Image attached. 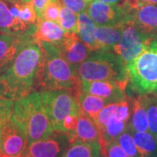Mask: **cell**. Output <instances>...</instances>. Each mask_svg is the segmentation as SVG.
<instances>
[{
    "instance_id": "obj_1",
    "label": "cell",
    "mask_w": 157,
    "mask_h": 157,
    "mask_svg": "<svg viewBox=\"0 0 157 157\" xmlns=\"http://www.w3.org/2000/svg\"><path fill=\"white\" fill-rule=\"evenodd\" d=\"M44 65L45 53L42 46L33 39H29L0 73V85L5 97L17 101L41 86Z\"/></svg>"
},
{
    "instance_id": "obj_2",
    "label": "cell",
    "mask_w": 157,
    "mask_h": 157,
    "mask_svg": "<svg viewBox=\"0 0 157 157\" xmlns=\"http://www.w3.org/2000/svg\"><path fill=\"white\" fill-rule=\"evenodd\" d=\"M11 120L24 129L28 144L45 139L54 132L40 92H33L15 101Z\"/></svg>"
},
{
    "instance_id": "obj_3",
    "label": "cell",
    "mask_w": 157,
    "mask_h": 157,
    "mask_svg": "<svg viewBox=\"0 0 157 157\" xmlns=\"http://www.w3.org/2000/svg\"><path fill=\"white\" fill-rule=\"evenodd\" d=\"M76 73L80 81L113 80L128 85L126 66L113 51L93 52Z\"/></svg>"
},
{
    "instance_id": "obj_4",
    "label": "cell",
    "mask_w": 157,
    "mask_h": 157,
    "mask_svg": "<svg viewBox=\"0 0 157 157\" xmlns=\"http://www.w3.org/2000/svg\"><path fill=\"white\" fill-rule=\"evenodd\" d=\"M45 53L44 74L41 86L43 89H72L79 91L80 80L76 70L63 57L56 45L39 43Z\"/></svg>"
},
{
    "instance_id": "obj_5",
    "label": "cell",
    "mask_w": 157,
    "mask_h": 157,
    "mask_svg": "<svg viewBox=\"0 0 157 157\" xmlns=\"http://www.w3.org/2000/svg\"><path fill=\"white\" fill-rule=\"evenodd\" d=\"M128 84L139 94L157 92V39L126 67Z\"/></svg>"
},
{
    "instance_id": "obj_6",
    "label": "cell",
    "mask_w": 157,
    "mask_h": 157,
    "mask_svg": "<svg viewBox=\"0 0 157 157\" xmlns=\"http://www.w3.org/2000/svg\"><path fill=\"white\" fill-rule=\"evenodd\" d=\"M78 91L72 89H43L40 94L45 110L55 132L63 133L65 118L80 113L78 103Z\"/></svg>"
},
{
    "instance_id": "obj_7",
    "label": "cell",
    "mask_w": 157,
    "mask_h": 157,
    "mask_svg": "<svg viewBox=\"0 0 157 157\" xmlns=\"http://www.w3.org/2000/svg\"><path fill=\"white\" fill-rule=\"evenodd\" d=\"M153 39H155L153 37L140 32L133 23L127 21L124 23L121 37L113 47V52L127 67L129 62L140 55Z\"/></svg>"
},
{
    "instance_id": "obj_8",
    "label": "cell",
    "mask_w": 157,
    "mask_h": 157,
    "mask_svg": "<svg viewBox=\"0 0 157 157\" xmlns=\"http://www.w3.org/2000/svg\"><path fill=\"white\" fill-rule=\"evenodd\" d=\"M120 4L127 14V20L155 39L157 33V4L142 3L139 0H122Z\"/></svg>"
},
{
    "instance_id": "obj_9",
    "label": "cell",
    "mask_w": 157,
    "mask_h": 157,
    "mask_svg": "<svg viewBox=\"0 0 157 157\" xmlns=\"http://www.w3.org/2000/svg\"><path fill=\"white\" fill-rule=\"evenodd\" d=\"M28 145V138L24 129L11 119L0 124V152L7 157L22 155Z\"/></svg>"
},
{
    "instance_id": "obj_10",
    "label": "cell",
    "mask_w": 157,
    "mask_h": 157,
    "mask_svg": "<svg viewBox=\"0 0 157 157\" xmlns=\"http://www.w3.org/2000/svg\"><path fill=\"white\" fill-rule=\"evenodd\" d=\"M69 146L67 135L54 131L45 139L28 144L23 155L26 157H63Z\"/></svg>"
},
{
    "instance_id": "obj_11",
    "label": "cell",
    "mask_w": 157,
    "mask_h": 157,
    "mask_svg": "<svg viewBox=\"0 0 157 157\" xmlns=\"http://www.w3.org/2000/svg\"><path fill=\"white\" fill-rule=\"evenodd\" d=\"M86 12L97 25H118L127 22V14L119 4H108L99 0H91Z\"/></svg>"
},
{
    "instance_id": "obj_12",
    "label": "cell",
    "mask_w": 157,
    "mask_h": 157,
    "mask_svg": "<svg viewBox=\"0 0 157 157\" xmlns=\"http://www.w3.org/2000/svg\"><path fill=\"white\" fill-rule=\"evenodd\" d=\"M128 84H123L113 80H96L80 81V91L93 95L99 96L108 100L111 103L120 102L128 99L126 87Z\"/></svg>"
},
{
    "instance_id": "obj_13",
    "label": "cell",
    "mask_w": 157,
    "mask_h": 157,
    "mask_svg": "<svg viewBox=\"0 0 157 157\" xmlns=\"http://www.w3.org/2000/svg\"><path fill=\"white\" fill-rule=\"evenodd\" d=\"M36 32V25L22 21L12 15L6 0H0V33L21 38H32Z\"/></svg>"
},
{
    "instance_id": "obj_14",
    "label": "cell",
    "mask_w": 157,
    "mask_h": 157,
    "mask_svg": "<svg viewBox=\"0 0 157 157\" xmlns=\"http://www.w3.org/2000/svg\"><path fill=\"white\" fill-rule=\"evenodd\" d=\"M62 57L76 70L78 67L92 54V51L79 39L77 33H66L61 43L56 45Z\"/></svg>"
},
{
    "instance_id": "obj_15",
    "label": "cell",
    "mask_w": 157,
    "mask_h": 157,
    "mask_svg": "<svg viewBox=\"0 0 157 157\" xmlns=\"http://www.w3.org/2000/svg\"><path fill=\"white\" fill-rule=\"evenodd\" d=\"M70 144L74 142H90L100 140L101 134L94 120L80 113L75 130L71 134H67Z\"/></svg>"
},
{
    "instance_id": "obj_16",
    "label": "cell",
    "mask_w": 157,
    "mask_h": 157,
    "mask_svg": "<svg viewBox=\"0 0 157 157\" xmlns=\"http://www.w3.org/2000/svg\"><path fill=\"white\" fill-rule=\"evenodd\" d=\"M66 37V32L59 23L45 19H38L36 24V32L33 39L36 42H46L54 45H59Z\"/></svg>"
},
{
    "instance_id": "obj_17",
    "label": "cell",
    "mask_w": 157,
    "mask_h": 157,
    "mask_svg": "<svg viewBox=\"0 0 157 157\" xmlns=\"http://www.w3.org/2000/svg\"><path fill=\"white\" fill-rule=\"evenodd\" d=\"M31 39L0 33V73L13 60L23 45Z\"/></svg>"
},
{
    "instance_id": "obj_18",
    "label": "cell",
    "mask_w": 157,
    "mask_h": 157,
    "mask_svg": "<svg viewBox=\"0 0 157 157\" xmlns=\"http://www.w3.org/2000/svg\"><path fill=\"white\" fill-rule=\"evenodd\" d=\"M123 24L118 25H97L95 39L97 51H113V47L121 39Z\"/></svg>"
},
{
    "instance_id": "obj_19",
    "label": "cell",
    "mask_w": 157,
    "mask_h": 157,
    "mask_svg": "<svg viewBox=\"0 0 157 157\" xmlns=\"http://www.w3.org/2000/svg\"><path fill=\"white\" fill-rule=\"evenodd\" d=\"M96 26L97 25L91 18L86 11L78 13L77 35L79 39L92 52L97 51V44L95 39Z\"/></svg>"
},
{
    "instance_id": "obj_20",
    "label": "cell",
    "mask_w": 157,
    "mask_h": 157,
    "mask_svg": "<svg viewBox=\"0 0 157 157\" xmlns=\"http://www.w3.org/2000/svg\"><path fill=\"white\" fill-rule=\"evenodd\" d=\"M78 103L80 113L89 116L93 120L99 114V113L111 102L99 96L93 95L83 91H78Z\"/></svg>"
},
{
    "instance_id": "obj_21",
    "label": "cell",
    "mask_w": 157,
    "mask_h": 157,
    "mask_svg": "<svg viewBox=\"0 0 157 157\" xmlns=\"http://www.w3.org/2000/svg\"><path fill=\"white\" fill-rule=\"evenodd\" d=\"M132 119L130 124L131 131H148L145 95L139 94L132 100Z\"/></svg>"
},
{
    "instance_id": "obj_22",
    "label": "cell",
    "mask_w": 157,
    "mask_h": 157,
    "mask_svg": "<svg viewBox=\"0 0 157 157\" xmlns=\"http://www.w3.org/2000/svg\"><path fill=\"white\" fill-rule=\"evenodd\" d=\"M100 140L90 142H74L70 144L63 157H101Z\"/></svg>"
},
{
    "instance_id": "obj_23",
    "label": "cell",
    "mask_w": 157,
    "mask_h": 157,
    "mask_svg": "<svg viewBox=\"0 0 157 157\" xmlns=\"http://www.w3.org/2000/svg\"><path fill=\"white\" fill-rule=\"evenodd\" d=\"M140 157H157V138L149 131H132Z\"/></svg>"
},
{
    "instance_id": "obj_24",
    "label": "cell",
    "mask_w": 157,
    "mask_h": 157,
    "mask_svg": "<svg viewBox=\"0 0 157 157\" xmlns=\"http://www.w3.org/2000/svg\"><path fill=\"white\" fill-rule=\"evenodd\" d=\"M126 128H127V122L119 120L116 116H113L108 121V123L100 131L101 134L100 142L101 144V148L107 146L110 141L117 139L126 130Z\"/></svg>"
},
{
    "instance_id": "obj_25",
    "label": "cell",
    "mask_w": 157,
    "mask_h": 157,
    "mask_svg": "<svg viewBox=\"0 0 157 157\" xmlns=\"http://www.w3.org/2000/svg\"><path fill=\"white\" fill-rule=\"evenodd\" d=\"M10 11L13 16L22 21L32 25H36L38 21L37 13L31 0L22 3H11L7 1Z\"/></svg>"
},
{
    "instance_id": "obj_26",
    "label": "cell",
    "mask_w": 157,
    "mask_h": 157,
    "mask_svg": "<svg viewBox=\"0 0 157 157\" xmlns=\"http://www.w3.org/2000/svg\"><path fill=\"white\" fill-rule=\"evenodd\" d=\"M59 25L68 33H78V16L75 12L67 6L61 5L59 16L58 19Z\"/></svg>"
},
{
    "instance_id": "obj_27",
    "label": "cell",
    "mask_w": 157,
    "mask_h": 157,
    "mask_svg": "<svg viewBox=\"0 0 157 157\" xmlns=\"http://www.w3.org/2000/svg\"><path fill=\"white\" fill-rule=\"evenodd\" d=\"M145 95L148 131L157 138V92Z\"/></svg>"
},
{
    "instance_id": "obj_28",
    "label": "cell",
    "mask_w": 157,
    "mask_h": 157,
    "mask_svg": "<svg viewBox=\"0 0 157 157\" xmlns=\"http://www.w3.org/2000/svg\"><path fill=\"white\" fill-rule=\"evenodd\" d=\"M118 105H119V102H113V103L108 104L94 119V121L95 122L100 131L108 123V121L113 116H116Z\"/></svg>"
},
{
    "instance_id": "obj_29",
    "label": "cell",
    "mask_w": 157,
    "mask_h": 157,
    "mask_svg": "<svg viewBox=\"0 0 157 157\" xmlns=\"http://www.w3.org/2000/svg\"><path fill=\"white\" fill-rule=\"evenodd\" d=\"M117 141L129 156L140 157L137 147L135 145L134 137L129 132H123L117 138Z\"/></svg>"
},
{
    "instance_id": "obj_30",
    "label": "cell",
    "mask_w": 157,
    "mask_h": 157,
    "mask_svg": "<svg viewBox=\"0 0 157 157\" xmlns=\"http://www.w3.org/2000/svg\"><path fill=\"white\" fill-rule=\"evenodd\" d=\"M61 5L62 4L60 0L51 2L50 4L45 8V10L42 13V17L40 19L50 20V21H54V22L58 23Z\"/></svg>"
},
{
    "instance_id": "obj_31",
    "label": "cell",
    "mask_w": 157,
    "mask_h": 157,
    "mask_svg": "<svg viewBox=\"0 0 157 157\" xmlns=\"http://www.w3.org/2000/svg\"><path fill=\"white\" fill-rule=\"evenodd\" d=\"M102 153L106 154L108 157H130L122 149V147L119 144L117 139L110 141L107 146L101 148Z\"/></svg>"
},
{
    "instance_id": "obj_32",
    "label": "cell",
    "mask_w": 157,
    "mask_h": 157,
    "mask_svg": "<svg viewBox=\"0 0 157 157\" xmlns=\"http://www.w3.org/2000/svg\"><path fill=\"white\" fill-rule=\"evenodd\" d=\"M15 101L8 98L0 99V122L11 119Z\"/></svg>"
},
{
    "instance_id": "obj_33",
    "label": "cell",
    "mask_w": 157,
    "mask_h": 157,
    "mask_svg": "<svg viewBox=\"0 0 157 157\" xmlns=\"http://www.w3.org/2000/svg\"><path fill=\"white\" fill-rule=\"evenodd\" d=\"M63 6H67L75 13H80L86 10L87 1L86 0H60Z\"/></svg>"
},
{
    "instance_id": "obj_34",
    "label": "cell",
    "mask_w": 157,
    "mask_h": 157,
    "mask_svg": "<svg viewBox=\"0 0 157 157\" xmlns=\"http://www.w3.org/2000/svg\"><path fill=\"white\" fill-rule=\"evenodd\" d=\"M131 113H132V108L130 107L128 99L119 102L117 113H116V117L119 120L125 121V122H128L129 118H130Z\"/></svg>"
},
{
    "instance_id": "obj_35",
    "label": "cell",
    "mask_w": 157,
    "mask_h": 157,
    "mask_svg": "<svg viewBox=\"0 0 157 157\" xmlns=\"http://www.w3.org/2000/svg\"><path fill=\"white\" fill-rule=\"evenodd\" d=\"M78 115L71 114L65 118L62 126V132L64 134H71L75 130L78 123Z\"/></svg>"
},
{
    "instance_id": "obj_36",
    "label": "cell",
    "mask_w": 157,
    "mask_h": 157,
    "mask_svg": "<svg viewBox=\"0 0 157 157\" xmlns=\"http://www.w3.org/2000/svg\"><path fill=\"white\" fill-rule=\"evenodd\" d=\"M33 5L35 11L37 13V17L38 19H40L42 17V13L45 10L46 6L50 4L52 1H57V0H31Z\"/></svg>"
},
{
    "instance_id": "obj_37",
    "label": "cell",
    "mask_w": 157,
    "mask_h": 157,
    "mask_svg": "<svg viewBox=\"0 0 157 157\" xmlns=\"http://www.w3.org/2000/svg\"><path fill=\"white\" fill-rule=\"evenodd\" d=\"M101 2H105V3H108V4H119L121 3L122 0H99Z\"/></svg>"
},
{
    "instance_id": "obj_38",
    "label": "cell",
    "mask_w": 157,
    "mask_h": 157,
    "mask_svg": "<svg viewBox=\"0 0 157 157\" xmlns=\"http://www.w3.org/2000/svg\"><path fill=\"white\" fill-rule=\"evenodd\" d=\"M142 3H147V4H157V0H139Z\"/></svg>"
},
{
    "instance_id": "obj_39",
    "label": "cell",
    "mask_w": 157,
    "mask_h": 157,
    "mask_svg": "<svg viewBox=\"0 0 157 157\" xmlns=\"http://www.w3.org/2000/svg\"><path fill=\"white\" fill-rule=\"evenodd\" d=\"M1 98H6L5 97V93H4V89L2 87V86L0 85V99Z\"/></svg>"
},
{
    "instance_id": "obj_40",
    "label": "cell",
    "mask_w": 157,
    "mask_h": 157,
    "mask_svg": "<svg viewBox=\"0 0 157 157\" xmlns=\"http://www.w3.org/2000/svg\"><path fill=\"white\" fill-rule=\"evenodd\" d=\"M6 1H9L11 3H22V2H26L29 0H6Z\"/></svg>"
},
{
    "instance_id": "obj_41",
    "label": "cell",
    "mask_w": 157,
    "mask_h": 157,
    "mask_svg": "<svg viewBox=\"0 0 157 157\" xmlns=\"http://www.w3.org/2000/svg\"><path fill=\"white\" fill-rule=\"evenodd\" d=\"M101 157H108L107 155H106V154H104V153H102V156Z\"/></svg>"
},
{
    "instance_id": "obj_42",
    "label": "cell",
    "mask_w": 157,
    "mask_h": 157,
    "mask_svg": "<svg viewBox=\"0 0 157 157\" xmlns=\"http://www.w3.org/2000/svg\"><path fill=\"white\" fill-rule=\"evenodd\" d=\"M6 157H7V156H6ZM16 157H26V156H25V155H23V154H22V155H18V156H16Z\"/></svg>"
},
{
    "instance_id": "obj_43",
    "label": "cell",
    "mask_w": 157,
    "mask_h": 157,
    "mask_svg": "<svg viewBox=\"0 0 157 157\" xmlns=\"http://www.w3.org/2000/svg\"><path fill=\"white\" fill-rule=\"evenodd\" d=\"M0 157H6L5 155H3L2 153H0Z\"/></svg>"
},
{
    "instance_id": "obj_44",
    "label": "cell",
    "mask_w": 157,
    "mask_h": 157,
    "mask_svg": "<svg viewBox=\"0 0 157 157\" xmlns=\"http://www.w3.org/2000/svg\"><path fill=\"white\" fill-rule=\"evenodd\" d=\"M155 39H157V33H156V35H155Z\"/></svg>"
},
{
    "instance_id": "obj_45",
    "label": "cell",
    "mask_w": 157,
    "mask_h": 157,
    "mask_svg": "<svg viewBox=\"0 0 157 157\" xmlns=\"http://www.w3.org/2000/svg\"><path fill=\"white\" fill-rule=\"evenodd\" d=\"M86 1H87V2H90V1H91V0H86Z\"/></svg>"
},
{
    "instance_id": "obj_46",
    "label": "cell",
    "mask_w": 157,
    "mask_h": 157,
    "mask_svg": "<svg viewBox=\"0 0 157 157\" xmlns=\"http://www.w3.org/2000/svg\"><path fill=\"white\" fill-rule=\"evenodd\" d=\"M1 123H2V122H0V124H1ZM0 153H1V152H0Z\"/></svg>"
}]
</instances>
